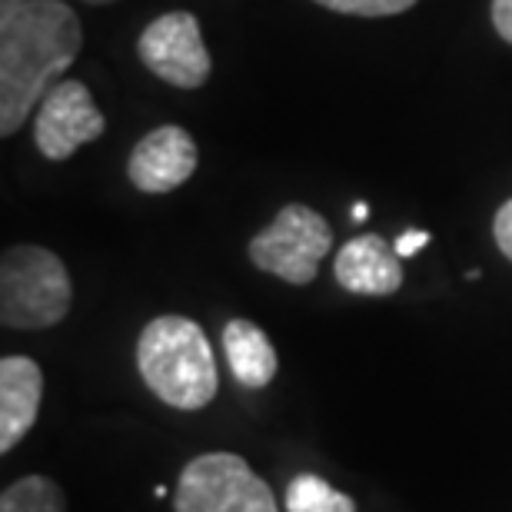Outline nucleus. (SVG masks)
Wrapping results in <instances>:
<instances>
[{
	"label": "nucleus",
	"instance_id": "obj_1",
	"mask_svg": "<svg viewBox=\"0 0 512 512\" xmlns=\"http://www.w3.org/2000/svg\"><path fill=\"white\" fill-rule=\"evenodd\" d=\"M84 27L64 0L0 4V137H14L74 67Z\"/></svg>",
	"mask_w": 512,
	"mask_h": 512
},
{
	"label": "nucleus",
	"instance_id": "obj_2",
	"mask_svg": "<svg viewBox=\"0 0 512 512\" xmlns=\"http://www.w3.org/2000/svg\"><path fill=\"white\" fill-rule=\"evenodd\" d=\"M137 370L160 403L173 409H203L220 389L217 356L207 333L187 316L167 313L150 320L137 340Z\"/></svg>",
	"mask_w": 512,
	"mask_h": 512
},
{
	"label": "nucleus",
	"instance_id": "obj_3",
	"mask_svg": "<svg viewBox=\"0 0 512 512\" xmlns=\"http://www.w3.org/2000/svg\"><path fill=\"white\" fill-rule=\"evenodd\" d=\"M74 286L64 260L34 243H14L0 256V320L10 330H47L70 313Z\"/></svg>",
	"mask_w": 512,
	"mask_h": 512
},
{
	"label": "nucleus",
	"instance_id": "obj_4",
	"mask_svg": "<svg viewBox=\"0 0 512 512\" xmlns=\"http://www.w3.org/2000/svg\"><path fill=\"white\" fill-rule=\"evenodd\" d=\"M333 250V230L323 213L306 203H286L270 227L250 240V260L256 270L280 276L290 286H306L320 273L323 256Z\"/></svg>",
	"mask_w": 512,
	"mask_h": 512
},
{
	"label": "nucleus",
	"instance_id": "obj_5",
	"mask_svg": "<svg viewBox=\"0 0 512 512\" xmlns=\"http://www.w3.org/2000/svg\"><path fill=\"white\" fill-rule=\"evenodd\" d=\"M177 512H280L273 489L237 453H203L183 466L173 493Z\"/></svg>",
	"mask_w": 512,
	"mask_h": 512
},
{
	"label": "nucleus",
	"instance_id": "obj_6",
	"mask_svg": "<svg viewBox=\"0 0 512 512\" xmlns=\"http://www.w3.org/2000/svg\"><path fill=\"white\" fill-rule=\"evenodd\" d=\"M137 54L153 77L177 90H200L213 70L200 20L190 10H170L150 20L137 40Z\"/></svg>",
	"mask_w": 512,
	"mask_h": 512
},
{
	"label": "nucleus",
	"instance_id": "obj_7",
	"mask_svg": "<svg viewBox=\"0 0 512 512\" xmlns=\"http://www.w3.org/2000/svg\"><path fill=\"white\" fill-rule=\"evenodd\" d=\"M107 120L94 104V94L80 80H60L47 90L34 117V147L47 160H70L84 143L104 137Z\"/></svg>",
	"mask_w": 512,
	"mask_h": 512
},
{
	"label": "nucleus",
	"instance_id": "obj_8",
	"mask_svg": "<svg viewBox=\"0 0 512 512\" xmlns=\"http://www.w3.org/2000/svg\"><path fill=\"white\" fill-rule=\"evenodd\" d=\"M197 163V140L177 124H163L130 150L127 177L140 193H173L197 173Z\"/></svg>",
	"mask_w": 512,
	"mask_h": 512
},
{
	"label": "nucleus",
	"instance_id": "obj_9",
	"mask_svg": "<svg viewBox=\"0 0 512 512\" xmlns=\"http://www.w3.org/2000/svg\"><path fill=\"white\" fill-rule=\"evenodd\" d=\"M333 276L346 293L356 296H393L403 286V263L396 247L376 233L346 240L333 260Z\"/></svg>",
	"mask_w": 512,
	"mask_h": 512
},
{
	"label": "nucleus",
	"instance_id": "obj_10",
	"mask_svg": "<svg viewBox=\"0 0 512 512\" xmlns=\"http://www.w3.org/2000/svg\"><path fill=\"white\" fill-rule=\"evenodd\" d=\"M44 399V373L30 356H4L0 360V453H14V446L34 429Z\"/></svg>",
	"mask_w": 512,
	"mask_h": 512
},
{
	"label": "nucleus",
	"instance_id": "obj_11",
	"mask_svg": "<svg viewBox=\"0 0 512 512\" xmlns=\"http://www.w3.org/2000/svg\"><path fill=\"white\" fill-rule=\"evenodd\" d=\"M223 350H227L230 370L237 376V383L247 389L270 386L276 370H280L270 336L250 320H230L223 326Z\"/></svg>",
	"mask_w": 512,
	"mask_h": 512
},
{
	"label": "nucleus",
	"instance_id": "obj_12",
	"mask_svg": "<svg viewBox=\"0 0 512 512\" xmlns=\"http://www.w3.org/2000/svg\"><path fill=\"white\" fill-rule=\"evenodd\" d=\"M0 512H67V496L50 476H20L0 493Z\"/></svg>",
	"mask_w": 512,
	"mask_h": 512
},
{
	"label": "nucleus",
	"instance_id": "obj_13",
	"mask_svg": "<svg viewBox=\"0 0 512 512\" xmlns=\"http://www.w3.org/2000/svg\"><path fill=\"white\" fill-rule=\"evenodd\" d=\"M286 512H356V503L326 479L303 473L286 489Z\"/></svg>",
	"mask_w": 512,
	"mask_h": 512
},
{
	"label": "nucleus",
	"instance_id": "obj_14",
	"mask_svg": "<svg viewBox=\"0 0 512 512\" xmlns=\"http://www.w3.org/2000/svg\"><path fill=\"white\" fill-rule=\"evenodd\" d=\"M313 4L350 17H396L406 14L409 7H416L419 0H313Z\"/></svg>",
	"mask_w": 512,
	"mask_h": 512
},
{
	"label": "nucleus",
	"instance_id": "obj_15",
	"mask_svg": "<svg viewBox=\"0 0 512 512\" xmlns=\"http://www.w3.org/2000/svg\"><path fill=\"white\" fill-rule=\"evenodd\" d=\"M493 240H496L499 253H503L506 260L512 263V200H506L503 207L496 210V217H493Z\"/></svg>",
	"mask_w": 512,
	"mask_h": 512
},
{
	"label": "nucleus",
	"instance_id": "obj_16",
	"mask_svg": "<svg viewBox=\"0 0 512 512\" xmlns=\"http://www.w3.org/2000/svg\"><path fill=\"white\" fill-rule=\"evenodd\" d=\"M489 17H493L496 34L512 47V0H493L489 4Z\"/></svg>",
	"mask_w": 512,
	"mask_h": 512
},
{
	"label": "nucleus",
	"instance_id": "obj_17",
	"mask_svg": "<svg viewBox=\"0 0 512 512\" xmlns=\"http://www.w3.org/2000/svg\"><path fill=\"white\" fill-rule=\"evenodd\" d=\"M429 243V233L426 230H409V233H403V237L396 240V253L399 256H413V253H419Z\"/></svg>",
	"mask_w": 512,
	"mask_h": 512
},
{
	"label": "nucleus",
	"instance_id": "obj_18",
	"mask_svg": "<svg viewBox=\"0 0 512 512\" xmlns=\"http://www.w3.org/2000/svg\"><path fill=\"white\" fill-rule=\"evenodd\" d=\"M366 217H370V207H366V203H356V207H353V220L363 223Z\"/></svg>",
	"mask_w": 512,
	"mask_h": 512
},
{
	"label": "nucleus",
	"instance_id": "obj_19",
	"mask_svg": "<svg viewBox=\"0 0 512 512\" xmlns=\"http://www.w3.org/2000/svg\"><path fill=\"white\" fill-rule=\"evenodd\" d=\"M84 4H94V7H104V4H114V0H84Z\"/></svg>",
	"mask_w": 512,
	"mask_h": 512
},
{
	"label": "nucleus",
	"instance_id": "obj_20",
	"mask_svg": "<svg viewBox=\"0 0 512 512\" xmlns=\"http://www.w3.org/2000/svg\"><path fill=\"white\" fill-rule=\"evenodd\" d=\"M0 4H17V0H0Z\"/></svg>",
	"mask_w": 512,
	"mask_h": 512
}]
</instances>
